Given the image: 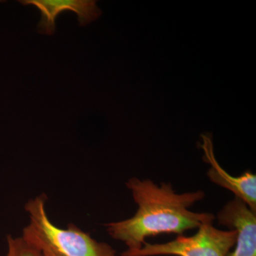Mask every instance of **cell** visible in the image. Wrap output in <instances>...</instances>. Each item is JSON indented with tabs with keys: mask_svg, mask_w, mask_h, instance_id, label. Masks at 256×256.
I'll use <instances>...</instances> for the list:
<instances>
[{
	"mask_svg": "<svg viewBox=\"0 0 256 256\" xmlns=\"http://www.w3.org/2000/svg\"><path fill=\"white\" fill-rule=\"evenodd\" d=\"M217 220L237 232L235 249L226 256H256V212L235 197L218 212Z\"/></svg>",
	"mask_w": 256,
	"mask_h": 256,
	"instance_id": "277c9868",
	"label": "cell"
},
{
	"mask_svg": "<svg viewBox=\"0 0 256 256\" xmlns=\"http://www.w3.org/2000/svg\"><path fill=\"white\" fill-rule=\"evenodd\" d=\"M203 142L200 146L204 152V159L210 165L207 176L212 182L233 192L235 197L245 202L248 206L256 212V175L246 172L239 176H232L220 166L214 152L213 141L210 134H202Z\"/></svg>",
	"mask_w": 256,
	"mask_h": 256,
	"instance_id": "8992f818",
	"label": "cell"
},
{
	"mask_svg": "<svg viewBox=\"0 0 256 256\" xmlns=\"http://www.w3.org/2000/svg\"><path fill=\"white\" fill-rule=\"evenodd\" d=\"M46 195L32 198L25 204L30 222L22 237L42 256H116V250L105 242H99L74 224L66 228L54 225L46 210Z\"/></svg>",
	"mask_w": 256,
	"mask_h": 256,
	"instance_id": "7a4b0ae2",
	"label": "cell"
},
{
	"mask_svg": "<svg viewBox=\"0 0 256 256\" xmlns=\"http://www.w3.org/2000/svg\"><path fill=\"white\" fill-rule=\"evenodd\" d=\"M237 232L222 230L212 224H204L192 236H180L164 244L146 242L140 250H126L122 255L131 256H226L235 246Z\"/></svg>",
	"mask_w": 256,
	"mask_h": 256,
	"instance_id": "3957f363",
	"label": "cell"
},
{
	"mask_svg": "<svg viewBox=\"0 0 256 256\" xmlns=\"http://www.w3.org/2000/svg\"><path fill=\"white\" fill-rule=\"evenodd\" d=\"M8 252L6 256H42L40 252L22 236H8Z\"/></svg>",
	"mask_w": 256,
	"mask_h": 256,
	"instance_id": "52a82bcc",
	"label": "cell"
},
{
	"mask_svg": "<svg viewBox=\"0 0 256 256\" xmlns=\"http://www.w3.org/2000/svg\"><path fill=\"white\" fill-rule=\"evenodd\" d=\"M23 5H34L41 12L37 30L42 34L52 36L56 31V20L65 11L77 14L79 25L85 26L98 20L102 11L94 0H22Z\"/></svg>",
	"mask_w": 256,
	"mask_h": 256,
	"instance_id": "5b68a950",
	"label": "cell"
},
{
	"mask_svg": "<svg viewBox=\"0 0 256 256\" xmlns=\"http://www.w3.org/2000/svg\"><path fill=\"white\" fill-rule=\"evenodd\" d=\"M120 256H124V255H122V254H121Z\"/></svg>",
	"mask_w": 256,
	"mask_h": 256,
	"instance_id": "ba28073f",
	"label": "cell"
},
{
	"mask_svg": "<svg viewBox=\"0 0 256 256\" xmlns=\"http://www.w3.org/2000/svg\"><path fill=\"white\" fill-rule=\"evenodd\" d=\"M126 186L132 192L138 210L132 218L106 224L108 233L126 244V250H140L148 237L162 234H182L190 229L212 224L216 216L212 213L190 210L205 197L198 191L178 194L171 184H156L150 180L130 178Z\"/></svg>",
	"mask_w": 256,
	"mask_h": 256,
	"instance_id": "6da1fadb",
	"label": "cell"
}]
</instances>
